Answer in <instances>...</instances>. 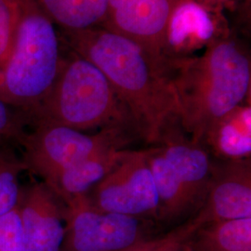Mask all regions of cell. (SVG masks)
<instances>
[{
  "label": "cell",
  "mask_w": 251,
  "mask_h": 251,
  "mask_svg": "<svg viewBox=\"0 0 251 251\" xmlns=\"http://www.w3.org/2000/svg\"><path fill=\"white\" fill-rule=\"evenodd\" d=\"M63 44L106 76L134 121L139 136L157 144L165 127L179 118L171 80L142 46L101 26L59 30Z\"/></svg>",
  "instance_id": "6da1fadb"
},
{
  "label": "cell",
  "mask_w": 251,
  "mask_h": 251,
  "mask_svg": "<svg viewBox=\"0 0 251 251\" xmlns=\"http://www.w3.org/2000/svg\"><path fill=\"white\" fill-rule=\"evenodd\" d=\"M179 124L201 144L206 130L250 97L251 60L232 39H215L201 55L169 61Z\"/></svg>",
  "instance_id": "7a4b0ae2"
},
{
  "label": "cell",
  "mask_w": 251,
  "mask_h": 251,
  "mask_svg": "<svg viewBox=\"0 0 251 251\" xmlns=\"http://www.w3.org/2000/svg\"><path fill=\"white\" fill-rule=\"evenodd\" d=\"M64 52L59 29L34 0H18L12 43L0 62V100L28 117L51 90Z\"/></svg>",
  "instance_id": "3957f363"
},
{
  "label": "cell",
  "mask_w": 251,
  "mask_h": 251,
  "mask_svg": "<svg viewBox=\"0 0 251 251\" xmlns=\"http://www.w3.org/2000/svg\"><path fill=\"white\" fill-rule=\"evenodd\" d=\"M28 117L30 126L52 124L79 131L122 127L138 134L128 110L106 76L67 47L51 90Z\"/></svg>",
  "instance_id": "277c9868"
},
{
  "label": "cell",
  "mask_w": 251,
  "mask_h": 251,
  "mask_svg": "<svg viewBox=\"0 0 251 251\" xmlns=\"http://www.w3.org/2000/svg\"><path fill=\"white\" fill-rule=\"evenodd\" d=\"M18 144L24 148L23 159L27 171L39 176L43 181L97 152L122 148L130 144L135 131L122 127L100 129L96 134L52 124L33 126Z\"/></svg>",
  "instance_id": "5b68a950"
},
{
  "label": "cell",
  "mask_w": 251,
  "mask_h": 251,
  "mask_svg": "<svg viewBox=\"0 0 251 251\" xmlns=\"http://www.w3.org/2000/svg\"><path fill=\"white\" fill-rule=\"evenodd\" d=\"M65 206L61 251H126L163 233L153 221L101 211L85 196Z\"/></svg>",
  "instance_id": "8992f818"
},
{
  "label": "cell",
  "mask_w": 251,
  "mask_h": 251,
  "mask_svg": "<svg viewBox=\"0 0 251 251\" xmlns=\"http://www.w3.org/2000/svg\"><path fill=\"white\" fill-rule=\"evenodd\" d=\"M85 197L101 211L147 219L159 225L157 193L144 150H128Z\"/></svg>",
  "instance_id": "52a82bcc"
},
{
  "label": "cell",
  "mask_w": 251,
  "mask_h": 251,
  "mask_svg": "<svg viewBox=\"0 0 251 251\" xmlns=\"http://www.w3.org/2000/svg\"><path fill=\"white\" fill-rule=\"evenodd\" d=\"M176 2L108 0L106 15L100 26L142 46L167 73V31Z\"/></svg>",
  "instance_id": "ba28073f"
},
{
  "label": "cell",
  "mask_w": 251,
  "mask_h": 251,
  "mask_svg": "<svg viewBox=\"0 0 251 251\" xmlns=\"http://www.w3.org/2000/svg\"><path fill=\"white\" fill-rule=\"evenodd\" d=\"M18 208L25 251H61L66 206L44 181L21 187Z\"/></svg>",
  "instance_id": "9c48e42d"
},
{
  "label": "cell",
  "mask_w": 251,
  "mask_h": 251,
  "mask_svg": "<svg viewBox=\"0 0 251 251\" xmlns=\"http://www.w3.org/2000/svg\"><path fill=\"white\" fill-rule=\"evenodd\" d=\"M196 215L203 225L251 218V158H213L206 200Z\"/></svg>",
  "instance_id": "30bf717a"
},
{
  "label": "cell",
  "mask_w": 251,
  "mask_h": 251,
  "mask_svg": "<svg viewBox=\"0 0 251 251\" xmlns=\"http://www.w3.org/2000/svg\"><path fill=\"white\" fill-rule=\"evenodd\" d=\"M177 171L196 215L206 200L213 158L201 144L194 142L179 124V118L165 127L157 144Z\"/></svg>",
  "instance_id": "8fae6325"
},
{
  "label": "cell",
  "mask_w": 251,
  "mask_h": 251,
  "mask_svg": "<svg viewBox=\"0 0 251 251\" xmlns=\"http://www.w3.org/2000/svg\"><path fill=\"white\" fill-rule=\"evenodd\" d=\"M214 19L198 0H177L167 31V60L193 56L215 40ZM167 63V64H168Z\"/></svg>",
  "instance_id": "7c38bea8"
},
{
  "label": "cell",
  "mask_w": 251,
  "mask_h": 251,
  "mask_svg": "<svg viewBox=\"0 0 251 251\" xmlns=\"http://www.w3.org/2000/svg\"><path fill=\"white\" fill-rule=\"evenodd\" d=\"M144 151L157 193L159 225L176 226L195 216L181 179L161 146L153 144Z\"/></svg>",
  "instance_id": "4fadbf2b"
},
{
  "label": "cell",
  "mask_w": 251,
  "mask_h": 251,
  "mask_svg": "<svg viewBox=\"0 0 251 251\" xmlns=\"http://www.w3.org/2000/svg\"><path fill=\"white\" fill-rule=\"evenodd\" d=\"M201 144L214 159L251 158V106L244 103L217 120L204 135Z\"/></svg>",
  "instance_id": "5bb4252c"
},
{
  "label": "cell",
  "mask_w": 251,
  "mask_h": 251,
  "mask_svg": "<svg viewBox=\"0 0 251 251\" xmlns=\"http://www.w3.org/2000/svg\"><path fill=\"white\" fill-rule=\"evenodd\" d=\"M128 150L112 148L90 155L44 181L64 205L87 195L112 171Z\"/></svg>",
  "instance_id": "9a60e30c"
},
{
  "label": "cell",
  "mask_w": 251,
  "mask_h": 251,
  "mask_svg": "<svg viewBox=\"0 0 251 251\" xmlns=\"http://www.w3.org/2000/svg\"><path fill=\"white\" fill-rule=\"evenodd\" d=\"M188 251H251V218L202 225L191 236Z\"/></svg>",
  "instance_id": "2e32d148"
},
{
  "label": "cell",
  "mask_w": 251,
  "mask_h": 251,
  "mask_svg": "<svg viewBox=\"0 0 251 251\" xmlns=\"http://www.w3.org/2000/svg\"><path fill=\"white\" fill-rule=\"evenodd\" d=\"M59 30L80 31L100 26L108 0H34Z\"/></svg>",
  "instance_id": "e0dca14e"
},
{
  "label": "cell",
  "mask_w": 251,
  "mask_h": 251,
  "mask_svg": "<svg viewBox=\"0 0 251 251\" xmlns=\"http://www.w3.org/2000/svg\"><path fill=\"white\" fill-rule=\"evenodd\" d=\"M0 143V215L17 205L21 191L20 176L27 171L23 156L8 144Z\"/></svg>",
  "instance_id": "ac0fdd59"
},
{
  "label": "cell",
  "mask_w": 251,
  "mask_h": 251,
  "mask_svg": "<svg viewBox=\"0 0 251 251\" xmlns=\"http://www.w3.org/2000/svg\"><path fill=\"white\" fill-rule=\"evenodd\" d=\"M203 225L197 215L126 251H183L191 236Z\"/></svg>",
  "instance_id": "d6986e66"
},
{
  "label": "cell",
  "mask_w": 251,
  "mask_h": 251,
  "mask_svg": "<svg viewBox=\"0 0 251 251\" xmlns=\"http://www.w3.org/2000/svg\"><path fill=\"white\" fill-rule=\"evenodd\" d=\"M0 251H25L22 222L16 206L0 215Z\"/></svg>",
  "instance_id": "ffe728a7"
},
{
  "label": "cell",
  "mask_w": 251,
  "mask_h": 251,
  "mask_svg": "<svg viewBox=\"0 0 251 251\" xmlns=\"http://www.w3.org/2000/svg\"><path fill=\"white\" fill-rule=\"evenodd\" d=\"M30 126L26 114L0 100V140L18 143Z\"/></svg>",
  "instance_id": "44dd1931"
},
{
  "label": "cell",
  "mask_w": 251,
  "mask_h": 251,
  "mask_svg": "<svg viewBox=\"0 0 251 251\" xmlns=\"http://www.w3.org/2000/svg\"><path fill=\"white\" fill-rule=\"evenodd\" d=\"M18 14V0H0V62L12 43Z\"/></svg>",
  "instance_id": "7402d4cb"
},
{
  "label": "cell",
  "mask_w": 251,
  "mask_h": 251,
  "mask_svg": "<svg viewBox=\"0 0 251 251\" xmlns=\"http://www.w3.org/2000/svg\"><path fill=\"white\" fill-rule=\"evenodd\" d=\"M199 2H201L202 4H204V3H208V4H210V3H221V2H225L226 0H198Z\"/></svg>",
  "instance_id": "603a6c76"
},
{
  "label": "cell",
  "mask_w": 251,
  "mask_h": 251,
  "mask_svg": "<svg viewBox=\"0 0 251 251\" xmlns=\"http://www.w3.org/2000/svg\"><path fill=\"white\" fill-rule=\"evenodd\" d=\"M187 251V246H186V248H185V250H184V251Z\"/></svg>",
  "instance_id": "cb8c5ba5"
}]
</instances>
